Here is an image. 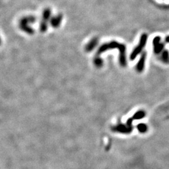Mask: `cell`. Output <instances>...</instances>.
<instances>
[{
    "label": "cell",
    "instance_id": "cell-3",
    "mask_svg": "<svg viewBox=\"0 0 169 169\" xmlns=\"http://www.w3.org/2000/svg\"><path fill=\"white\" fill-rule=\"evenodd\" d=\"M153 49L155 54H158L164 48V44L160 43V37L156 36L153 40Z\"/></svg>",
    "mask_w": 169,
    "mask_h": 169
},
{
    "label": "cell",
    "instance_id": "cell-7",
    "mask_svg": "<svg viewBox=\"0 0 169 169\" xmlns=\"http://www.w3.org/2000/svg\"><path fill=\"white\" fill-rule=\"evenodd\" d=\"M162 59L164 62L168 63L169 62V53L167 50H165L163 51L162 54Z\"/></svg>",
    "mask_w": 169,
    "mask_h": 169
},
{
    "label": "cell",
    "instance_id": "cell-2",
    "mask_svg": "<svg viewBox=\"0 0 169 169\" xmlns=\"http://www.w3.org/2000/svg\"><path fill=\"white\" fill-rule=\"evenodd\" d=\"M147 39H148V36H147V34L143 33L141 35L139 45L135 48V49L133 50V51L131 52V55L130 56V60L131 61L134 60V59L136 58L137 56L139 55L141 52H142L143 48L145 46V45L147 42Z\"/></svg>",
    "mask_w": 169,
    "mask_h": 169
},
{
    "label": "cell",
    "instance_id": "cell-6",
    "mask_svg": "<svg viewBox=\"0 0 169 169\" xmlns=\"http://www.w3.org/2000/svg\"><path fill=\"white\" fill-rule=\"evenodd\" d=\"M145 113L143 111H139L133 115V120H139V119L143 118L145 117Z\"/></svg>",
    "mask_w": 169,
    "mask_h": 169
},
{
    "label": "cell",
    "instance_id": "cell-11",
    "mask_svg": "<svg viewBox=\"0 0 169 169\" xmlns=\"http://www.w3.org/2000/svg\"><path fill=\"white\" fill-rule=\"evenodd\" d=\"M165 42L166 43H169V36H167L165 38Z\"/></svg>",
    "mask_w": 169,
    "mask_h": 169
},
{
    "label": "cell",
    "instance_id": "cell-4",
    "mask_svg": "<svg viewBox=\"0 0 169 169\" xmlns=\"http://www.w3.org/2000/svg\"><path fill=\"white\" fill-rule=\"evenodd\" d=\"M147 57V53L146 52H143L142 55L140 56V60L138 62V63L137 65V70L139 72H142L143 69L144 67H145V59Z\"/></svg>",
    "mask_w": 169,
    "mask_h": 169
},
{
    "label": "cell",
    "instance_id": "cell-5",
    "mask_svg": "<svg viewBox=\"0 0 169 169\" xmlns=\"http://www.w3.org/2000/svg\"><path fill=\"white\" fill-rule=\"evenodd\" d=\"M97 43H98V40L96 39H93L92 41H91V42L88 45L86 49L88 51H91L97 45Z\"/></svg>",
    "mask_w": 169,
    "mask_h": 169
},
{
    "label": "cell",
    "instance_id": "cell-1",
    "mask_svg": "<svg viewBox=\"0 0 169 169\" xmlns=\"http://www.w3.org/2000/svg\"><path fill=\"white\" fill-rule=\"evenodd\" d=\"M113 48H118L120 52V56H119V62L121 67H125L127 66V59H126V46L122 43H118L115 41H113L108 43H105L103 45L98 49L97 54L100 55L102 53L110 49Z\"/></svg>",
    "mask_w": 169,
    "mask_h": 169
},
{
    "label": "cell",
    "instance_id": "cell-10",
    "mask_svg": "<svg viewBox=\"0 0 169 169\" xmlns=\"http://www.w3.org/2000/svg\"><path fill=\"white\" fill-rule=\"evenodd\" d=\"M95 65L97 66L98 67H102V65H103V61L101 58H97L95 59Z\"/></svg>",
    "mask_w": 169,
    "mask_h": 169
},
{
    "label": "cell",
    "instance_id": "cell-8",
    "mask_svg": "<svg viewBox=\"0 0 169 169\" xmlns=\"http://www.w3.org/2000/svg\"><path fill=\"white\" fill-rule=\"evenodd\" d=\"M116 129H117V131H120V132H123V133H127L129 132V130H128L127 129H130V128H127L126 127H125L123 125H118L117 127H116Z\"/></svg>",
    "mask_w": 169,
    "mask_h": 169
},
{
    "label": "cell",
    "instance_id": "cell-9",
    "mask_svg": "<svg viewBox=\"0 0 169 169\" xmlns=\"http://www.w3.org/2000/svg\"><path fill=\"white\" fill-rule=\"evenodd\" d=\"M137 128L140 132H145L147 130V126L144 123H140L137 126Z\"/></svg>",
    "mask_w": 169,
    "mask_h": 169
}]
</instances>
